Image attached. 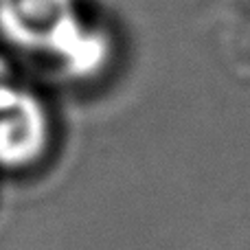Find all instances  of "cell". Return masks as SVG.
Here are the masks:
<instances>
[{
  "label": "cell",
  "mask_w": 250,
  "mask_h": 250,
  "mask_svg": "<svg viewBox=\"0 0 250 250\" xmlns=\"http://www.w3.org/2000/svg\"><path fill=\"white\" fill-rule=\"evenodd\" d=\"M0 35L77 82L97 77L112 57L110 35L83 20L77 0H0Z\"/></svg>",
  "instance_id": "obj_1"
},
{
  "label": "cell",
  "mask_w": 250,
  "mask_h": 250,
  "mask_svg": "<svg viewBox=\"0 0 250 250\" xmlns=\"http://www.w3.org/2000/svg\"><path fill=\"white\" fill-rule=\"evenodd\" d=\"M51 138V114L40 95L0 83V169H31L46 156Z\"/></svg>",
  "instance_id": "obj_2"
}]
</instances>
